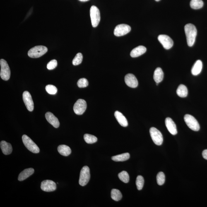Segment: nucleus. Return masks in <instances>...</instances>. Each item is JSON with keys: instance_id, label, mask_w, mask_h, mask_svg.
I'll use <instances>...</instances> for the list:
<instances>
[{"instance_id": "obj_22", "label": "nucleus", "mask_w": 207, "mask_h": 207, "mask_svg": "<svg viewBox=\"0 0 207 207\" xmlns=\"http://www.w3.org/2000/svg\"><path fill=\"white\" fill-rule=\"evenodd\" d=\"M164 73L160 68H157L154 73L153 79L156 83H159L163 80Z\"/></svg>"}, {"instance_id": "obj_27", "label": "nucleus", "mask_w": 207, "mask_h": 207, "mask_svg": "<svg viewBox=\"0 0 207 207\" xmlns=\"http://www.w3.org/2000/svg\"><path fill=\"white\" fill-rule=\"evenodd\" d=\"M204 5L202 0H191L190 3L191 7L194 9H198L203 7Z\"/></svg>"}, {"instance_id": "obj_4", "label": "nucleus", "mask_w": 207, "mask_h": 207, "mask_svg": "<svg viewBox=\"0 0 207 207\" xmlns=\"http://www.w3.org/2000/svg\"><path fill=\"white\" fill-rule=\"evenodd\" d=\"M90 13L92 26L96 27L100 21V11L96 6H93L90 8Z\"/></svg>"}, {"instance_id": "obj_11", "label": "nucleus", "mask_w": 207, "mask_h": 207, "mask_svg": "<svg viewBox=\"0 0 207 207\" xmlns=\"http://www.w3.org/2000/svg\"><path fill=\"white\" fill-rule=\"evenodd\" d=\"M158 39L159 42L165 49H170L173 45V40L168 36L165 35H159Z\"/></svg>"}, {"instance_id": "obj_18", "label": "nucleus", "mask_w": 207, "mask_h": 207, "mask_svg": "<svg viewBox=\"0 0 207 207\" xmlns=\"http://www.w3.org/2000/svg\"><path fill=\"white\" fill-rule=\"evenodd\" d=\"M114 116L118 122L121 126L126 127L128 126L127 120L123 114L119 111H116L114 113Z\"/></svg>"}, {"instance_id": "obj_21", "label": "nucleus", "mask_w": 207, "mask_h": 207, "mask_svg": "<svg viewBox=\"0 0 207 207\" xmlns=\"http://www.w3.org/2000/svg\"><path fill=\"white\" fill-rule=\"evenodd\" d=\"M203 68V63L200 60H198L195 63L191 69V73L194 76H197L201 73Z\"/></svg>"}, {"instance_id": "obj_24", "label": "nucleus", "mask_w": 207, "mask_h": 207, "mask_svg": "<svg viewBox=\"0 0 207 207\" xmlns=\"http://www.w3.org/2000/svg\"><path fill=\"white\" fill-rule=\"evenodd\" d=\"M177 93L179 97H186L187 96L188 94V90L187 87L184 85H179L177 89Z\"/></svg>"}, {"instance_id": "obj_9", "label": "nucleus", "mask_w": 207, "mask_h": 207, "mask_svg": "<svg viewBox=\"0 0 207 207\" xmlns=\"http://www.w3.org/2000/svg\"><path fill=\"white\" fill-rule=\"evenodd\" d=\"M87 104L85 101L82 99H79L74 104L73 110L75 114L81 115L85 112Z\"/></svg>"}, {"instance_id": "obj_26", "label": "nucleus", "mask_w": 207, "mask_h": 207, "mask_svg": "<svg viewBox=\"0 0 207 207\" xmlns=\"http://www.w3.org/2000/svg\"><path fill=\"white\" fill-rule=\"evenodd\" d=\"M111 197L112 199L114 201H119L122 199V193L118 189H112L111 192Z\"/></svg>"}, {"instance_id": "obj_6", "label": "nucleus", "mask_w": 207, "mask_h": 207, "mask_svg": "<svg viewBox=\"0 0 207 207\" xmlns=\"http://www.w3.org/2000/svg\"><path fill=\"white\" fill-rule=\"evenodd\" d=\"M1 70L0 76L3 80L8 81L11 76V70L9 66L7 61L4 59L0 60Z\"/></svg>"}, {"instance_id": "obj_16", "label": "nucleus", "mask_w": 207, "mask_h": 207, "mask_svg": "<svg viewBox=\"0 0 207 207\" xmlns=\"http://www.w3.org/2000/svg\"><path fill=\"white\" fill-rule=\"evenodd\" d=\"M45 118L48 122L54 127L57 128L60 126L59 119L51 112H47L45 114Z\"/></svg>"}, {"instance_id": "obj_34", "label": "nucleus", "mask_w": 207, "mask_h": 207, "mask_svg": "<svg viewBox=\"0 0 207 207\" xmlns=\"http://www.w3.org/2000/svg\"><path fill=\"white\" fill-rule=\"evenodd\" d=\"M77 85L80 88H85L88 85V80L85 78L80 79L77 82Z\"/></svg>"}, {"instance_id": "obj_1", "label": "nucleus", "mask_w": 207, "mask_h": 207, "mask_svg": "<svg viewBox=\"0 0 207 207\" xmlns=\"http://www.w3.org/2000/svg\"><path fill=\"white\" fill-rule=\"evenodd\" d=\"M184 31L188 45L192 47L195 41L197 33L196 27L192 24L188 23L184 26Z\"/></svg>"}, {"instance_id": "obj_17", "label": "nucleus", "mask_w": 207, "mask_h": 207, "mask_svg": "<svg viewBox=\"0 0 207 207\" xmlns=\"http://www.w3.org/2000/svg\"><path fill=\"white\" fill-rule=\"evenodd\" d=\"M146 51V47L143 46H139L132 50L130 55L132 58L137 57L145 54Z\"/></svg>"}, {"instance_id": "obj_8", "label": "nucleus", "mask_w": 207, "mask_h": 207, "mask_svg": "<svg viewBox=\"0 0 207 207\" xmlns=\"http://www.w3.org/2000/svg\"><path fill=\"white\" fill-rule=\"evenodd\" d=\"M150 133L152 141L156 145H161L163 142V136L160 132L156 128L151 127L150 129Z\"/></svg>"}, {"instance_id": "obj_35", "label": "nucleus", "mask_w": 207, "mask_h": 207, "mask_svg": "<svg viewBox=\"0 0 207 207\" xmlns=\"http://www.w3.org/2000/svg\"><path fill=\"white\" fill-rule=\"evenodd\" d=\"M57 66V61L56 60H53L48 63L47 68L49 70H52L54 69Z\"/></svg>"}, {"instance_id": "obj_25", "label": "nucleus", "mask_w": 207, "mask_h": 207, "mask_svg": "<svg viewBox=\"0 0 207 207\" xmlns=\"http://www.w3.org/2000/svg\"><path fill=\"white\" fill-rule=\"evenodd\" d=\"M130 157L129 153H126L114 156L112 157V159L115 162H124L128 160L130 158Z\"/></svg>"}, {"instance_id": "obj_37", "label": "nucleus", "mask_w": 207, "mask_h": 207, "mask_svg": "<svg viewBox=\"0 0 207 207\" xmlns=\"http://www.w3.org/2000/svg\"><path fill=\"white\" fill-rule=\"evenodd\" d=\"M79 1H80L81 2H86L89 1V0H79Z\"/></svg>"}, {"instance_id": "obj_30", "label": "nucleus", "mask_w": 207, "mask_h": 207, "mask_svg": "<svg viewBox=\"0 0 207 207\" xmlns=\"http://www.w3.org/2000/svg\"><path fill=\"white\" fill-rule=\"evenodd\" d=\"M144 184V180L143 177L141 175L138 176L137 178L136 181L137 189L138 190H141L143 189Z\"/></svg>"}, {"instance_id": "obj_36", "label": "nucleus", "mask_w": 207, "mask_h": 207, "mask_svg": "<svg viewBox=\"0 0 207 207\" xmlns=\"http://www.w3.org/2000/svg\"><path fill=\"white\" fill-rule=\"evenodd\" d=\"M202 155L204 158L207 160V149L204 150L203 152Z\"/></svg>"}, {"instance_id": "obj_12", "label": "nucleus", "mask_w": 207, "mask_h": 207, "mask_svg": "<svg viewBox=\"0 0 207 207\" xmlns=\"http://www.w3.org/2000/svg\"><path fill=\"white\" fill-rule=\"evenodd\" d=\"M41 189L46 192H52L56 189V183L52 180H44L41 183Z\"/></svg>"}, {"instance_id": "obj_29", "label": "nucleus", "mask_w": 207, "mask_h": 207, "mask_svg": "<svg viewBox=\"0 0 207 207\" xmlns=\"http://www.w3.org/2000/svg\"><path fill=\"white\" fill-rule=\"evenodd\" d=\"M118 177L121 181L126 184L129 182V176L127 172L126 171H124L118 174Z\"/></svg>"}, {"instance_id": "obj_20", "label": "nucleus", "mask_w": 207, "mask_h": 207, "mask_svg": "<svg viewBox=\"0 0 207 207\" xmlns=\"http://www.w3.org/2000/svg\"><path fill=\"white\" fill-rule=\"evenodd\" d=\"M34 170L32 168H29L25 169L24 170L20 173L18 177V180L22 181L26 179L34 173Z\"/></svg>"}, {"instance_id": "obj_38", "label": "nucleus", "mask_w": 207, "mask_h": 207, "mask_svg": "<svg viewBox=\"0 0 207 207\" xmlns=\"http://www.w3.org/2000/svg\"><path fill=\"white\" fill-rule=\"evenodd\" d=\"M155 1H156L158 2V1H160V0H155Z\"/></svg>"}, {"instance_id": "obj_15", "label": "nucleus", "mask_w": 207, "mask_h": 207, "mask_svg": "<svg viewBox=\"0 0 207 207\" xmlns=\"http://www.w3.org/2000/svg\"><path fill=\"white\" fill-rule=\"evenodd\" d=\"M165 125L169 132L173 135L177 133V126L172 119L170 117H167L165 120Z\"/></svg>"}, {"instance_id": "obj_2", "label": "nucleus", "mask_w": 207, "mask_h": 207, "mask_svg": "<svg viewBox=\"0 0 207 207\" xmlns=\"http://www.w3.org/2000/svg\"><path fill=\"white\" fill-rule=\"evenodd\" d=\"M48 49L45 46H37L28 51V56L32 58H38L44 55L47 52Z\"/></svg>"}, {"instance_id": "obj_31", "label": "nucleus", "mask_w": 207, "mask_h": 207, "mask_svg": "<svg viewBox=\"0 0 207 207\" xmlns=\"http://www.w3.org/2000/svg\"><path fill=\"white\" fill-rule=\"evenodd\" d=\"M83 56L81 53H79L76 54L72 61L73 65L76 66L81 64L83 61Z\"/></svg>"}, {"instance_id": "obj_14", "label": "nucleus", "mask_w": 207, "mask_h": 207, "mask_svg": "<svg viewBox=\"0 0 207 207\" xmlns=\"http://www.w3.org/2000/svg\"><path fill=\"white\" fill-rule=\"evenodd\" d=\"M125 81L127 85L132 88H136L138 85L137 80L134 75L128 74L125 77Z\"/></svg>"}, {"instance_id": "obj_23", "label": "nucleus", "mask_w": 207, "mask_h": 207, "mask_svg": "<svg viewBox=\"0 0 207 207\" xmlns=\"http://www.w3.org/2000/svg\"><path fill=\"white\" fill-rule=\"evenodd\" d=\"M58 151L60 154L64 156H68L71 153V148L67 145H60L58 147Z\"/></svg>"}, {"instance_id": "obj_32", "label": "nucleus", "mask_w": 207, "mask_h": 207, "mask_svg": "<svg viewBox=\"0 0 207 207\" xmlns=\"http://www.w3.org/2000/svg\"><path fill=\"white\" fill-rule=\"evenodd\" d=\"M165 175L163 172H160L157 174V180L159 185H163L165 182Z\"/></svg>"}, {"instance_id": "obj_7", "label": "nucleus", "mask_w": 207, "mask_h": 207, "mask_svg": "<svg viewBox=\"0 0 207 207\" xmlns=\"http://www.w3.org/2000/svg\"><path fill=\"white\" fill-rule=\"evenodd\" d=\"M184 120L186 125L191 129L194 131H199L200 126L196 119L193 116L186 114L184 116Z\"/></svg>"}, {"instance_id": "obj_19", "label": "nucleus", "mask_w": 207, "mask_h": 207, "mask_svg": "<svg viewBox=\"0 0 207 207\" xmlns=\"http://www.w3.org/2000/svg\"><path fill=\"white\" fill-rule=\"evenodd\" d=\"M0 146L3 153L4 155H8L11 153L13 151V148L10 143L5 141H2L0 143Z\"/></svg>"}, {"instance_id": "obj_13", "label": "nucleus", "mask_w": 207, "mask_h": 207, "mask_svg": "<svg viewBox=\"0 0 207 207\" xmlns=\"http://www.w3.org/2000/svg\"><path fill=\"white\" fill-rule=\"evenodd\" d=\"M23 100L28 110L32 112L34 110V103L29 92L25 91L23 93Z\"/></svg>"}, {"instance_id": "obj_33", "label": "nucleus", "mask_w": 207, "mask_h": 207, "mask_svg": "<svg viewBox=\"0 0 207 207\" xmlns=\"http://www.w3.org/2000/svg\"><path fill=\"white\" fill-rule=\"evenodd\" d=\"M46 91L50 95H54L57 93V89L54 85H47L45 87Z\"/></svg>"}, {"instance_id": "obj_5", "label": "nucleus", "mask_w": 207, "mask_h": 207, "mask_svg": "<svg viewBox=\"0 0 207 207\" xmlns=\"http://www.w3.org/2000/svg\"><path fill=\"white\" fill-rule=\"evenodd\" d=\"M90 168L86 166L83 167L80 173L79 181L80 185L82 186L86 185L90 180Z\"/></svg>"}, {"instance_id": "obj_3", "label": "nucleus", "mask_w": 207, "mask_h": 207, "mask_svg": "<svg viewBox=\"0 0 207 207\" xmlns=\"http://www.w3.org/2000/svg\"><path fill=\"white\" fill-rule=\"evenodd\" d=\"M22 139L23 144L30 151L34 153H39L40 149L29 137L26 135H23L22 137Z\"/></svg>"}, {"instance_id": "obj_28", "label": "nucleus", "mask_w": 207, "mask_h": 207, "mask_svg": "<svg viewBox=\"0 0 207 207\" xmlns=\"http://www.w3.org/2000/svg\"><path fill=\"white\" fill-rule=\"evenodd\" d=\"M84 138L85 141L88 144H93L96 142L97 141V138L96 137L89 134H85Z\"/></svg>"}, {"instance_id": "obj_10", "label": "nucleus", "mask_w": 207, "mask_h": 207, "mask_svg": "<svg viewBox=\"0 0 207 207\" xmlns=\"http://www.w3.org/2000/svg\"><path fill=\"white\" fill-rule=\"evenodd\" d=\"M131 27L125 24L117 25L114 30V35L117 37H121L126 35L131 31Z\"/></svg>"}]
</instances>
